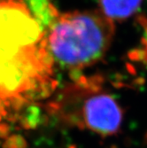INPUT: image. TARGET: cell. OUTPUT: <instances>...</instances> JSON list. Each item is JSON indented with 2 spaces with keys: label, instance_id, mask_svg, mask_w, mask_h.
<instances>
[{
  "label": "cell",
  "instance_id": "1",
  "mask_svg": "<svg viewBox=\"0 0 147 148\" xmlns=\"http://www.w3.org/2000/svg\"><path fill=\"white\" fill-rule=\"evenodd\" d=\"M56 87L46 29L24 0H0V117L47 98Z\"/></svg>",
  "mask_w": 147,
  "mask_h": 148
},
{
  "label": "cell",
  "instance_id": "2",
  "mask_svg": "<svg viewBox=\"0 0 147 148\" xmlns=\"http://www.w3.org/2000/svg\"><path fill=\"white\" fill-rule=\"evenodd\" d=\"M114 33V21L99 9L59 13L46 29L48 47L55 64L75 74L105 56Z\"/></svg>",
  "mask_w": 147,
  "mask_h": 148
},
{
  "label": "cell",
  "instance_id": "3",
  "mask_svg": "<svg viewBox=\"0 0 147 148\" xmlns=\"http://www.w3.org/2000/svg\"><path fill=\"white\" fill-rule=\"evenodd\" d=\"M73 84L82 99L80 117L90 130L101 136H111L121 128L122 110L116 99L100 86V79L80 75Z\"/></svg>",
  "mask_w": 147,
  "mask_h": 148
},
{
  "label": "cell",
  "instance_id": "4",
  "mask_svg": "<svg viewBox=\"0 0 147 148\" xmlns=\"http://www.w3.org/2000/svg\"><path fill=\"white\" fill-rule=\"evenodd\" d=\"M141 2L142 0H99V10L113 21H122L137 12Z\"/></svg>",
  "mask_w": 147,
  "mask_h": 148
},
{
  "label": "cell",
  "instance_id": "5",
  "mask_svg": "<svg viewBox=\"0 0 147 148\" xmlns=\"http://www.w3.org/2000/svg\"><path fill=\"white\" fill-rule=\"evenodd\" d=\"M24 1L36 21L44 29L48 28L59 13L51 0H24Z\"/></svg>",
  "mask_w": 147,
  "mask_h": 148
}]
</instances>
